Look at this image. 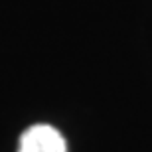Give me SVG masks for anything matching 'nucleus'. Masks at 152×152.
<instances>
[{
  "mask_svg": "<svg viewBox=\"0 0 152 152\" xmlns=\"http://www.w3.org/2000/svg\"><path fill=\"white\" fill-rule=\"evenodd\" d=\"M18 152H67V142L51 124H34L22 132Z\"/></svg>",
  "mask_w": 152,
  "mask_h": 152,
  "instance_id": "obj_1",
  "label": "nucleus"
}]
</instances>
